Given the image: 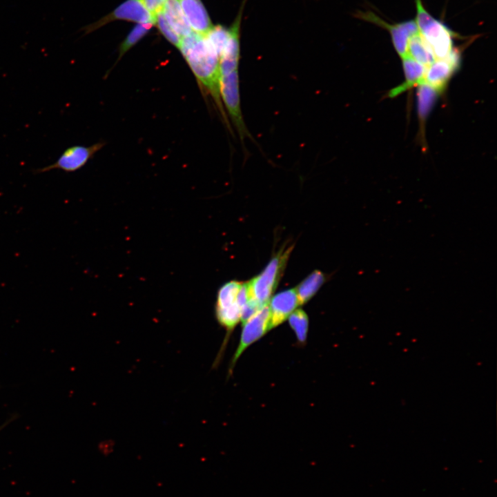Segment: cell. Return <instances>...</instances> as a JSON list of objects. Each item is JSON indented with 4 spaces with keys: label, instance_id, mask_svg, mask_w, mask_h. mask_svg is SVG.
Instances as JSON below:
<instances>
[{
    "label": "cell",
    "instance_id": "1",
    "mask_svg": "<svg viewBox=\"0 0 497 497\" xmlns=\"http://www.w3.org/2000/svg\"><path fill=\"white\" fill-rule=\"evenodd\" d=\"M179 49L199 83L213 97L226 121V115L220 92V56L205 36L193 31L182 38Z\"/></svg>",
    "mask_w": 497,
    "mask_h": 497
},
{
    "label": "cell",
    "instance_id": "2",
    "mask_svg": "<svg viewBox=\"0 0 497 497\" xmlns=\"http://www.w3.org/2000/svg\"><path fill=\"white\" fill-rule=\"evenodd\" d=\"M417 24L420 34L427 41L436 59H446L453 48L455 35L442 22L432 17L421 0H416Z\"/></svg>",
    "mask_w": 497,
    "mask_h": 497
},
{
    "label": "cell",
    "instance_id": "3",
    "mask_svg": "<svg viewBox=\"0 0 497 497\" xmlns=\"http://www.w3.org/2000/svg\"><path fill=\"white\" fill-rule=\"evenodd\" d=\"M291 250L292 247L284 251L281 250L259 275L246 283L250 298L255 300L263 306L268 304L282 276Z\"/></svg>",
    "mask_w": 497,
    "mask_h": 497
},
{
    "label": "cell",
    "instance_id": "4",
    "mask_svg": "<svg viewBox=\"0 0 497 497\" xmlns=\"http://www.w3.org/2000/svg\"><path fill=\"white\" fill-rule=\"evenodd\" d=\"M220 92L234 127L242 142L251 136L245 125L242 113L238 68L220 74Z\"/></svg>",
    "mask_w": 497,
    "mask_h": 497
},
{
    "label": "cell",
    "instance_id": "5",
    "mask_svg": "<svg viewBox=\"0 0 497 497\" xmlns=\"http://www.w3.org/2000/svg\"><path fill=\"white\" fill-rule=\"evenodd\" d=\"M242 283L231 281L218 290L215 303V317L227 332L233 331L241 318V307L237 296Z\"/></svg>",
    "mask_w": 497,
    "mask_h": 497
},
{
    "label": "cell",
    "instance_id": "6",
    "mask_svg": "<svg viewBox=\"0 0 497 497\" xmlns=\"http://www.w3.org/2000/svg\"><path fill=\"white\" fill-rule=\"evenodd\" d=\"M358 18L385 28L390 34L393 46L398 55L403 58L408 55L409 39L419 32L415 20L389 23L371 11L359 12Z\"/></svg>",
    "mask_w": 497,
    "mask_h": 497
},
{
    "label": "cell",
    "instance_id": "7",
    "mask_svg": "<svg viewBox=\"0 0 497 497\" xmlns=\"http://www.w3.org/2000/svg\"><path fill=\"white\" fill-rule=\"evenodd\" d=\"M102 146V144L97 143L90 146L75 145L68 147L63 151L54 163L35 169L32 172L39 174L52 170H61L66 173L77 171L85 166Z\"/></svg>",
    "mask_w": 497,
    "mask_h": 497
},
{
    "label": "cell",
    "instance_id": "8",
    "mask_svg": "<svg viewBox=\"0 0 497 497\" xmlns=\"http://www.w3.org/2000/svg\"><path fill=\"white\" fill-rule=\"evenodd\" d=\"M271 329V312L269 306L266 304L244 324L240 343L232 359L231 367L248 347Z\"/></svg>",
    "mask_w": 497,
    "mask_h": 497
},
{
    "label": "cell",
    "instance_id": "9",
    "mask_svg": "<svg viewBox=\"0 0 497 497\" xmlns=\"http://www.w3.org/2000/svg\"><path fill=\"white\" fill-rule=\"evenodd\" d=\"M117 19L136 21L140 23H149L155 24V19L145 8L140 0H127L113 12L101 18L99 21L84 28V30L86 34H88L107 23Z\"/></svg>",
    "mask_w": 497,
    "mask_h": 497
},
{
    "label": "cell",
    "instance_id": "10",
    "mask_svg": "<svg viewBox=\"0 0 497 497\" xmlns=\"http://www.w3.org/2000/svg\"><path fill=\"white\" fill-rule=\"evenodd\" d=\"M300 304L295 289L278 293L273 297L270 304L271 328L283 322Z\"/></svg>",
    "mask_w": 497,
    "mask_h": 497
},
{
    "label": "cell",
    "instance_id": "11",
    "mask_svg": "<svg viewBox=\"0 0 497 497\" xmlns=\"http://www.w3.org/2000/svg\"><path fill=\"white\" fill-rule=\"evenodd\" d=\"M185 17L193 32L206 35L213 27L201 0H179Z\"/></svg>",
    "mask_w": 497,
    "mask_h": 497
},
{
    "label": "cell",
    "instance_id": "12",
    "mask_svg": "<svg viewBox=\"0 0 497 497\" xmlns=\"http://www.w3.org/2000/svg\"><path fill=\"white\" fill-rule=\"evenodd\" d=\"M405 81L398 87L390 90L389 95L391 97L405 92V90L418 86L425 81V77L427 70L426 66L414 60L409 55L402 58Z\"/></svg>",
    "mask_w": 497,
    "mask_h": 497
},
{
    "label": "cell",
    "instance_id": "13",
    "mask_svg": "<svg viewBox=\"0 0 497 497\" xmlns=\"http://www.w3.org/2000/svg\"><path fill=\"white\" fill-rule=\"evenodd\" d=\"M455 71L456 69L447 59H436L427 68L425 81L440 93Z\"/></svg>",
    "mask_w": 497,
    "mask_h": 497
},
{
    "label": "cell",
    "instance_id": "14",
    "mask_svg": "<svg viewBox=\"0 0 497 497\" xmlns=\"http://www.w3.org/2000/svg\"><path fill=\"white\" fill-rule=\"evenodd\" d=\"M163 11L165 19L181 38L188 36L193 32L179 0H166Z\"/></svg>",
    "mask_w": 497,
    "mask_h": 497
},
{
    "label": "cell",
    "instance_id": "15",
    "mask_svg": "<svg viewBox=\"0 0 497 497\" xmlns=\"http://www.w3.org/2000/svg\"><path fill=\"white\" fill-rule=\"evenodd\" d=\"M408 55L425 66H430L436 59L431 48L420 32L409 39Z\"/></svg>",
    "mask_w": 497,
    "mask_h": 497
},
{
    "label": "cell",
    "instance_id": "16",
    "mask_svg": "<svg viewBox=\"0 0 497 497\" xmlns=\"http://www.w3.org/2000/svg\"><path fill=\"white\" fill-rule=\"evenodd\" d=\"M440 92L425 81L418 85L417 91L418 112L421 121H425L435 104Z\"/></svg>",
    "mask_w": 497,
    "mask_h": 497
},
{
    "label": "cell",
    "instance_id": "17",
    "mask_svg": "<svg viewBox=\"0 0 497 497\" xmlns=\"http://www.w3.org/2000/svg\"><path fill=\"white\" fill-rule=\"evenodd\" d=\"M325 280L320 271H314L298 286L297 295L300 304L307 302L318 291Z\"/></svg>",
    "mask_w": 497,
    "mask_h": 497
},
{
    "label": "cell",
    "instance_id": "18",
    "mask_svg": "<svg viewBox=\"0 0 497 497\" xmlns=\"http://www.w3.org/2000/svg\"><path fill=\"white\" fill-rule=\"evenodd\" d=\"M289 322L294 331L300 343L306 342L309 328V318L302 309L293 311L289 318Z\"/></svg>",
    "mask_w": 497,
    "mask_h": 497
},
{
    "label": "cell",
    "instance_id": "19",
    "mask_svg": "<svg viewBox=\"0 0 497 497\" xmlns=\"http://www.w3.org/2000/svg\"><path fill=\"white\" fill-rule=\"evenodd\" d=\"M153 25L149 23H139L130 31L121 44L118 60L147 34Z\"/></svg>",
    "mask_w": 497,
    "mask_h": 497
},
{
    "label": "cell",
    "instance_id": "20",
    "mask_svg": "<svg viewBox=\"0 0 497 497\" xmlns=\"http://www.w3.org/2000/svg\"><path fill=\"white\" fill-rule=\"evenodd\" d=\"M228 29L222 26H216L204 36L214 50L220 56L228 40Z\"/></svg>",
    "mask_w": 497,
    "mask_h": 497
},
{
    "label": "cell",
    "instance_id": "21",
    "mask_svg": "<svg viewBox=\"0 0 497 497\" xmlns=\"http://www.w3.org/2000/svg\"><path fill=\"white\" fill-rule=\"evenodd\" d=\"M155 24L164 37L172 44L179 48L182 38L175 32L165 19L163 12H160L155 17Z\"/></svg>",
    "mask_w": 497,
    "mask_h": 497
},
{
    "label": "cell",
    "instance_id": "22",
    "mask_svg": "<svg viewBox=\"0 0 497 497\" xmlns=\"http://www.w3.org/2000/svg\"><path fill=\"white\" fill-rule=\"evenodd\" d=\"M264 306L255 300L249 298L241 309L240 320L243 324H244L255 313H257Z\"/></svg>",
    "mask_w": 497,
    "mask_h": 497
},
{
    "label": "cell",
    "instance_id": "23",
    "mask_svg": "<svg viewBox=\"0 0 497 497\" xmlns=\"http://www.w3.org/2000/svg\"><path fill=\"white\" fill-rule=\"evenodd\" d=\"M140 1L155 21L156 16L163 12L166 0H140Z\"/></svg>",
    "mask_w": 497,
    "mask_h": 497
},
{
    "label": "cell",
    "instance_id": "24",
    "mask_svg": "<svg viewBox=\"0 0 497 497\" xmlns=\"http://www.w3.org/2000/svg\"><path fill=\"white\" fill-rule=\"evenodd\" d=\"M10 422V420H8V422H5L3 425H2L0 427V431H1L3 428H4V427L6 426V425L8 424Z\"/></svg>",
    "mask_w": 497,
    "mask_h": 497
}]
</instances>
